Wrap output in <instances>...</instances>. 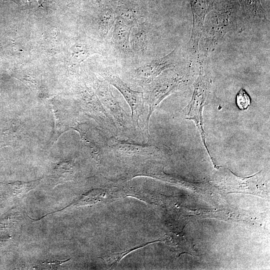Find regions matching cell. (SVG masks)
<instances>
[{"instance_id": "1", "label": "cell", "mask_w": 270, "mask_h": 270, "mask_svg": "<svg viewBox=\"0 0 270 270\" xmlns=\"http://www.w3.org/2000/svg\"><path fill=\"white\" fill-rule=\"evenodd\" d=\"M240 5L235 0H222L208 13L204 36L205 54L213 51L236 26Z\"/></svg>"}, {"instance_id": "2", "label": "cell", "mask_w": 270, "mask_h": 270, "mask_svg": "<svg viewBox=\"0 0 270 270\" xmlns=\"http://www.w3.org/2000/svg\"><path fill=\"white\" fill-rule=\"evenodd\" d=\"M198 66V76L194 84V90L188 104L184 110L183 115L186 119L192 120L195 123L202 139V142L210 156L206 142L203 128L202 112L207 103L210 94V78L206 60L200 57L196 62Z\"/></svg>"}, {"instance_id": "3", "label": "cell", "mask_w": 270, "mask_h": 270, "mask_svg": "<svg viewBox=\"0 0 270 270\" xmlns=\"http://www.w3.org/2000/svg\"><path fill=\"white\" fill-rule=\"evenodd\" d=\"M190 70L186 68L180 70L164 72L150 84L146 101L149 106L147 116L150 118L154 109L163 100L171 94L180 90L190 81Z\"/></svg>"}, {"instance_id": "4", "label": "cell", "mask_w": 270, "mask_h": 270, "mask_svg": "<svg viewBox=\"0 0 270 270\" xmlns=\"http://www.w3.org/2000/svg\"><path fill=\"white\" fill-rule=\"evenodd\" d=\"M190 2L192 14V27L188 45L192 60H196L200 56L198 46L202 36L204 20L212 9L214 0H190Z\"/></svg>"}, {"instance_id": "5", "label": "cell", "mask_w": 270, "mask_h": 270, "mask_svg": "<svg viewBox=\"0 0 270 270\" xmlns=\"http://www.w3.org/2000/svg\"><path fill=\"white\" fill-rule=\"evenodd\" d=\"M178 60V52L174 49L164 56L131 70L130 74L139 84H150L164 71L174 66Z\"/></svg>"}, {"instance_id": "6", "label": "cell", "mask_w": 270, "mask_h": 270, "mask_svg": "<svg viewBox=\"0 0 270 270\" xmlns=\"http://www.w3.org/2000/svg\"><path fill=\"white\" fill-rule=\"evenodd\" d=\"M104 77L108 82L116 87L122 94L131 108L132 121L134 126L140 128L139 121L144 110L145 98L144 97V94L131 89L116 75L106 74H104Z\"/></svg>"}, {"instance_id": "7", "label": "cell", "mask_w": 270, "mask_h": 270, "mask_svg": "<svg viewBox=\"0 0 270 270\" xmlns=\"http://www.w3.org/2000/svg\"><path fill=\"white\" fill-rule=\"evenodd\" d=\"M132 27L116 19L112 32V41L115 46L122 52H131L130 36Z\"/></svg>"}, {"instance_id": "8", "label": "cell", "mask_w": 270, "mask_h": 270, "mask_svg": "<svg viewBox=\"0 0 270 270\" xmlns=\"http://www.w3.org/2000/svg\"><path fill=\"white\" fill-rule=\"evenodd\" d=\"M166 242L179 254L186 252L196 258L198 257L192 241L188 239L184 233L168 235Z\"/></svg>"}, {"instance_id": "9", "label": "cell", "mask_w": 270, "mask_h": 270, "mask_svg": "<svg viewBox=\"0 0 270 270\" xmlns=\"http://www.w3.org/2000/svg\"><path fill=\"white\" fill-rule=\"evenodd\" d=\"M243 13L249 19L254 21H264L266 13L260 0H237Z\"/></svg>"}, {"instance_id": "10", "label": "cell", "mask_w": 270, "mask_h": 270, "mask_svg": "<svg viewBox=\"0 0 270 270\" xmlns=\"http://www.w3.org/2000/svg\"><path fill=\"white\" fill-rule=\"evenodd\" d=\"M130 40L132 50L136 52H143L148 44V34L143 26H138L136 30L132 32Z\"/></svg>"}, {"instance_id": "11", "label": "cell", "mask_w": 270, "mask_h": 270, "mask_svg": "<svg viewBox=\"0 0 270 270\" xmlns=\"http://www.w3.org/2000/svg\"><path fill=\"white\" fill-rule=\"evenodd\" d=\"M116 19L128 26L134 27L138 24V15L135 10L126 6H120L116 10Z\"/></svg>"}, {"instance_id": "12", "label": "cell", "mask_w": 270, "mask_h": 270, "mask_svg": "<svg viewBox=\"0 0 270 270\" xmlns=\"http://www.w3.org/2000/svg\"><path fill=\"white\" fill-rule=\"evenodd\" d=\"M114 20V14L111 10L107 8L102 12L98 22L100 32L102 36L105 37L108 34Z\"/></svg>"}, {"instance_id": "13", "label": "cell", "mask_w": 270, "mask_h": 270, "mask_svg": "<svg viewBox=\"0 0 270 270\" xmlns=\"http://www.w3.org/2000/svg\"><path fill=\"white\" fill-rule=\"evenodd\" d=\"M72 50V61L75 64H79L91 54L96 53L84 44H74Z\"/></svg>"}, {"instance_id": "14", "label": "cell", "mask_w": 270, "mask_h": 270, "mask_svg": "<svg viewBox=\"0 0 270 270\" xmlns=\"http://www.w3.org/2000/svg\"><path fill=\"white\" fill-rule=\"evenodd\" d=\"M236 102L240 110L246 109L250 104V97L243 88H241L238 92Z\"/></svg>"}, {"instance_id": "15", "label": "cell", "mask_w": 270, "mask_h": 270, "mask_svg": "<svg viewBox=\"0 0 270 270\" xmlns=\"http://www.w3.org/2000/svg\"><path fill=\"white\" fill-rule=\"evenodd\" d=\"M12 0L20 6H30L34 0Z\"/></svg>"}, {"instance_id": "16", "label": "cell", "mask_w": 270, "mask_h": 270, "mask_svg": "<svg viewBox=\"0 0 270 270\" xmlns=\"http://www.w3.org/2000/svg\"><path fill=\"white\" fill-rule=\"evenodd\" d=\"M68 260H64V261H61V260H54V261H52V262H48V264H53V265H58V264H62V263H64V262H67L68 260Z\"/></svg>"}]
</instances>
